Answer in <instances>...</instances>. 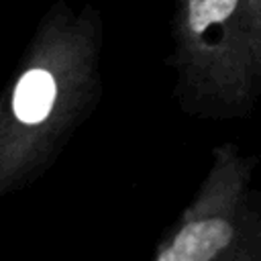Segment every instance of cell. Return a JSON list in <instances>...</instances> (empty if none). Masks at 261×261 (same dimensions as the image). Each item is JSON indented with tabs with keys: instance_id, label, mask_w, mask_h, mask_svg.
<instances>
[{
	"instance_id": "cell-2",
	"label": "cell",
	"mask_w": 261,
	"mask_h": 261,
	"mask_svg": "<svg viewBox=\"0 0 261 261\" xmlns=\"http://www.w3.org/2000/svg\"><path fill=\"white\" fill-rule=\"evenodd\" d=\"M171 67L181 106L239 118L261 100V0H177Z\"/></svg>"
},
{
	"instance_id": "cell-3",
	"label": "cell",
	"mask_w": 261,
	"mask_h": 261,
	"mask_svg": "<svg viewBox=\"0 0 261 261\" xmlns=\"http://www.w3.org/2000/svg\"><path fill=\"white\" fill-rule=\"evenodd\" d=\"M257 157L234 143L212 151L192 202L161 239L153 261H261Z\"/></svg>"
},
{
	"instance_id": "cell-1",
	"label": "cell",
	"mask_w": 261,
	"mask_h": 261,
	"mask_svg": "<svg viewBox=\"0 0 261 261\" xmlns=\"http://www.w3.org/2000/svg\"><path fill=\"white\" fill-rule=\"evenodd\" d=\"M100 12L53 6L0 98V196L41 175L100 96Z\"/></svg>"
}]
</instances>
